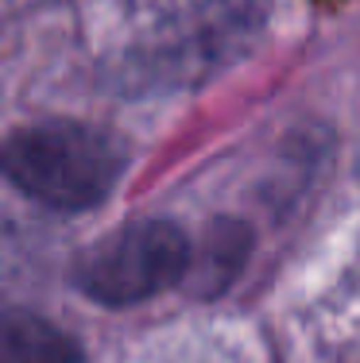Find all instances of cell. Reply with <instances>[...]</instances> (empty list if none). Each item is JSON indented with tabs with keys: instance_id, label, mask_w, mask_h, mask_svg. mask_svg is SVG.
I'll list each match as a JSON object with an SVG mask.
<instances>
[{
	"instance_id": "obj_1",
	"label": "cell",
	"mask_w": 360,
	"mask_h": 363,
	"mask_svg": "<svg viewBox=\"0 0 360 363\" xmlns=\"http://www.w3.org/2000/svg\"><path fill=\"white\" fill-rule=\"evenodd\" d=\"M128 151L105 128L43 120L8 135L4 174L20 194L58 213H85L113 194Z\"/></svg>"
},
{
	"instance_id": "obj_2",
	"label": "cell",
	"mask_w": 360,
	"mask_h": 363,
	"mask_svg": "<svg viewBox=\"0 0 360 363\" xmlns=\"http://www.w3.org/2000/svg\"><path fill=\"white\" fill-rule=\"evenodd\" d=\"M194 244L170 220H128L74 263V286L101 306H136L190 274Z\"/></svg>"
},
{
	"instance_id": "obj_3",
	"label": "cell",
	"mask_w": 360,
	"mask_h": 363,
	"mask_svg": "<svg viewBox=\"0 0 360 363\" xmlns=\"http://www.w3.org/2000/svg\"><path fill=\"white\" fill-rule=\"evenodd\" d=\"M0 340H4V363H82L78 340L28 309H8Z\"/></svg>"
},
{
	"instance_id": "obj_4",
	"label": "cell",
	"mask_w": 360,
	"mask_h": 363,
	"mask_svg": "<svg viewBox=\"0 0 360 363\" xmlns=\"http://www.w3.org/2000/svg\"><path fill=\"white\" fill-rule=\"evenodd\" d=\"M244 255H248V232H244V224H236V220L209 224L205 244L198 247V263H190L194 267V279H198V294H202V298H213V294L225 290L229 282L240 274Z\"/></svg>"
}]
</instances>
